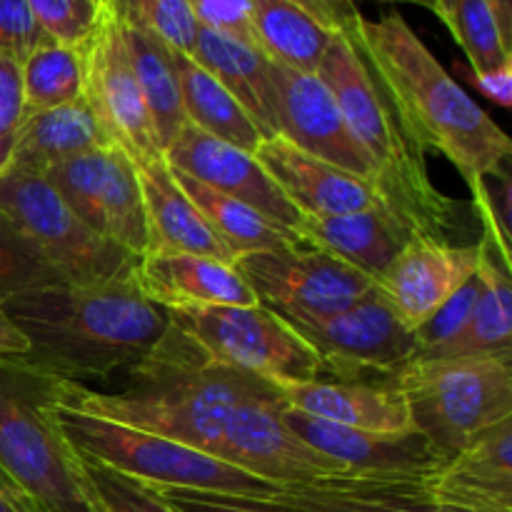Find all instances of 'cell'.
Masks as SVG:
<instances>
[{"label": "cell", "instance_id": "cell-1", "mask_svg": "<svg viewBox=\"0 0 512 512\" xmlns=\"http://www.w3.org/2000/svg\"><path fill=\"white\" fill-rule=\"evenodd\" d=\"M273 390L265 380L210 358L188 333L170 323L158 345L130 368L123 390L98 393L60 378L58 403L218 458L223 430L235 408Z\"/></svg>", "mask_w": 512, "mask_h": 512}, {"label": "cell", "instance_id": "cell-2", "mask_svg": "<svg viewBox=\"0 0 512 512\" xmlns=\"http://www.w3.org/2000/svg\"><path fill=\"white\" fill-rule=\"evenodd\" d=\"M28 338V363L58 378L108 380L133 368L158 345L168 310L140 293L135 275L110 283H53L20 293L3 305Z\"/></svg>", "mask_w": 512, "mask_h": 512}, {"label": "cell", "instance_id": "cell-3", "mask_svg": "<svg viewBox=\"0 0 512 512\" xmlns=\"http://www.w3.org/2000/svg\"><path fill=\"white\" fill-rule=\"evenodd\" d=\"M345 35L388 85L423 148L458 168L473 200L490 178L510 173L508 133L460 88L398 10L380 20L360 18Z\"/></svg>", "mask_w": 512, "mask_h": 512}, {"label": "cell", "instance_id": "cell-4", "mask_svg": "<svg viewBox=\"0 0 512 512\" xmlns=\"http://www.w3.org/2000/svg\"><path fill=\"white\" fill-rule=\"evenodd\" d=\"M315 75L335 95L355 140L368 155L373 168L370 185L380 205L413 240L455 243L463 233V205L433 183L425 158L428 150L388 85L348 35H335Z\"/></svg>", "mask_w": 512, "mask_h": 512}, {"label": "cell", "instance_id": "cell-5", "mask_svg": "<svg viewBox=\"0 0 512 512\" xmlns=\"http://www.w3.org/2000/svg\"><path fill=\"white\" fill-rule=\"evenodd\" d=\"M58 385L23 355L0 358V473L38 512H103L55 418Z\"/></svg>", "mask_w": 512, "mask_h": 512}, {"label": "cell", "instance_id": "cell-6", "mask_svg": "<svg viewBox=\"0 0 512 512\" xmlns=\"http://www.w3.org/2000/svg\"><path fill=\"white\" fill-rule=\"evenodd\" d=\"M390 383L403 393L413 428L445 460L512 418V353L413 358Z\"/></svg>", "mask_w": 512, "mask_h": 512}, {"label": "cell", "instance_id": "cell-7", "mask_svg": "<svg viewBox=\"0 0 512 512\" xmlns=\"http://www.w3.org/2000/svg\"><path fill=\"white\" fill-rule=\"evenodd\" d=\"M55 418L80 455L153 488L203 490L258 500L278 493V485L158 433L80 413L60 403L55 405Z\"/></svg>", "mask_w": 512, "mask_h": 512}, {"label": "cell", "instance_id": "cell-8", "mask_svg": "<svg viewBox=\"0 0 512 512\" xmlns=\"http://www.w3.org/2000/svg\"><path fill=\"white\" fill-rule=\"evenodd\" d=\"M0 213L18 225L63 283H110L135 273L138 258L85 225L40 173H0Z\"/></svg>", "mask_w": 512, "mask_h": 512}, {"label": "cell", "instance_id": "cell-9", "mask_svg": "<svg viewBox=\"0 0 512 512\" xmlns=\"http://www.w3.org/2000/svg\"><path fill=\"white\" fill-rule=\"evenodd\" d=\"M170 323L210 358L275 385L308 383L323 375L315 350L298 330L265 305H210L170 310Z\"/></svg>", "mask_w": 512, "mask_h": 512}, {"label": "cell", "instance_id": "cell-10", "mask_svg": "<svg viewBox=\"0 0 512 512\" xmlns=\"http://www.w3.org/2000/svg\"><path fill=\"white\" fill-rule=\"evenodd\" d=\"M235 268L260 305L295 325L333 318L375 288L348 263L310 245L243 255Z\"/></svg>", "mask_w": 512, "mask_h": 512}, {"label": "cell", "instance_id": "cell-11", "mask_svg": "<svg viewBox=\"0 0 512 512\" xmlns=\"http://www.w3.org/2000/svg\"><path fill=\"white\" fill-rule=\"evenodd\" d=\"M290 325L315 350L323 373L338 380L383 383L418 353L413 330L398 318L378 288L333 318Z\"/></svg>", "mask_w": 512, "mask_h": 512}, {"label": "cell", "instance_id": "cell-12", "mask_svg": "<svg viewBox=\"0 0 512 512\" xmlns=\"http://www.w3.org/2000/svg\"><path fill=\"white\" fill-rule=\"evenodd\" d=\"M43 175L85 225L135 258L148 253V220L135 165L120 148L90 150Z\"/></svg>", "mask_w": 512, "mask_h": 512}, {"label": "cell", "instance_id": "cell-13", "mask_svg": "<svg viewBox=\"0 0 512 512\" xmlns=\"http://www.w3.org/2000/svg\"><path fill=\"white\" fill-rule=\"evenodd\" d=\"M280 410L283 400L275 390L240 403L225 425L218 458L278 488L348 475L343 465L303 443Z\"/></svg>", "mask_w": 512, "mask_h": 512}, {"label": "cell", "instance_id": "cell-14", "mask_svg": "<svg viewBox=\"0 0 512 512\" xmlns=\"http://www.w3.org/2000/svg\"><path fill=\"white\" fill-rule=\"evenodd\" d=\"M83 98L88 100L110 143L128 153L130 160L163 155L125 48L118 15L110 5L103 8L98 30L85 45Z\"/></svg>", "mask_w": 512, "mask_h": 512}, {"label": "cell", "instance_id": "cell-15", "mask_svg": "<svg viewBox=\"0 0 512 512\" xmlns=\"http://www.w3.org/2000/svg\"><path fill=\"white\" fill-rule=\"evenodd\" d=\"M270 115L275 135L285 138L313 158L368 180L373 178L368 155L355 140L338 100L315 73L270 60Z\"/></svg>", "mask_w": 512, "mask_h": 512}, {"label": "cell", "instance_id": "cell-16", "mask_svg": "<svg viewBox=\"0 0 512 512\" xmlns=\"http://www.w3.org/2000/svg\"><path fill=\"white\" fill-rule=\"evenodd\" d=\"M283 420L303 443L340 463L355 478L428 480L448 460L418 433H368L310 418L283 403Z\"/></svg>", "mask_w": 512, "mask_h": 512}, {"label": "cell", "instance_id": "cell-17", "mask_svg": "<svg viewBox=\"0 0 512 512\" xmlns=\"http://www.w3.org/2000/svg\"><path fill=\"white\" fill-rule=\"evenodd\" d=\"M163 158L170 168L190 175L198 183L208 185L228 198L250 205L260 215L278 223L280 228L298 233L303 215L295 210V205L270 178L268 170L248 150L223 143V140L185 123L163 150Z\"/></svg>", "mask_w": 512, "mask_h": 512}, {"label": "cell", "instance_id": "cell-18", "mask_svg": "<svg viewBox=\"0 0 512 512\" xmlns=\"http://www.w3.org/2000/svg\"><path fill=\"white\" fill-rule=\"evenodd\" d=\"M478 273V243L415 238L390 263L375 288L410 330L420 328L453 293Z\"/></svg>", "mask_w": 512, "mask_h": 512}, {"label": "cell", "instance_id": "cell-19", "mask_svg": "<svg viewBox=\"0 0 512 512\" xmlns=\"http://www.w3.org/2000/svg\"><path fill=\"white\" fill-rule=\"evenodd\" d=\"M253 155L303 218H335L380 205L368 180L303 153L280 135L260 140Z\"/></svg>", "mask_w": 512, "mask_h": 512}, {"label": "cell", "instance_id": "cell-20", "mask_svg": "<svg viewBox=\"0 0 512 512\" xmlns=\"http://www.w3.org/2000/svg\"><path fill=\"white\" fill-rule=\"evenodd\" d=\"M425 485L440 508L512 512V418L475 435Z\"/></svg>", "mask_w": 512, "mask_h": 512}, {"label": "cell", "instance_id": "cell-21", "mask_svg": "<svg viewBox=\"0 0 512 512\" xmlns=\"http://www.w3.org/2000/svg\"><path fill=\"white\" fill-rule=\"evenodd\" d=\"M133 275L140 293L168 313L210 305H258L250 285L228 260L193 253H145Z\"/></svg>", "mask_w": 512, "mask_h": 512}, {"label": "cell", "instance_id": "cell-22", "mask_svg": "<svg viewBox=\"0 0 512 512\" xmlns=\"http://www.w3.org/2000/svg\"><path fill=\"white\" fill-rule=\"evenodd\" d=\"M275 393L288 408L310 418L368 433H410L413 418L403 393L390 380H308L275 385Z\"/></svg>", "mask_w": 512, "mask_h": 512}, {"label": "cell", "instance_id": "cell-23", "mask_svg": "<svg viewBox=\"0 0 512 512\" xmlns=\"http://www.w3.org/2000/svg\"><path fill=\"white\" fill-rule=\"evenodd\" d=\"M133 165L148 220V253H193L233 263L230 250L220 243L193 200L175 183L173 170L163 155L133 160Z\"/></svg>", "mask_w": 512, "mask_h": 512}, {"label": "cell", "instance_id": "cell-24", "mask_svg": "<svg viewBox=\"0 0 512 512\" xmlns=\"http://www.w3.org/2000/svg\"><path fill=\"white\" fill-rule=\"evenodd\" d=\"M265 500L285 512H443L430 500L425 480L355 475L285 485Z\"/></svg>", "mask_w": 512, "mask_h": 512}, {"label": "cell", "instance_id": "cell-25", "mask_svg": "<svg viewBox=\"0 0 512 512\" xmlns=\"http://www.w3.org/2000/svg\"><path fill=\"white\" fill-rule=\"evenodd\" d=\"M298 235L305 245L343 260L373 283L413 240L383 205L335 218H303Z\"/></svg>", "mask_w": 512, "mask_h": 512}, {"label": "cell", "instance_id": "cell-26", "mask_svg": "<svg viewBox=\"0 0 512 512\" xmlns=\"http://www.w3.org/2000/svg\"><path fill=\"white\" fill-rule=\"evenodd\" d=\"M103 148H115V145L100 128L88 100L78 98L60 108L23 115L10 150L8 168L45 173L63 160Z\"/></svg>", "mask_w": 512, "mask_h": 512}, {"label": "cell", "instance_id": "cell-27", "mask_svg": "<svg viewBox=\"0 0 512 512\" xmlns=\"http://www.w3.org/2000/svg\"><path fill=\"white\" fill-rule=\"evenodd\" d=\"M190 58L208 70L253 118L265 138H273L275 125L270 115V58L248 43L200 28Z\"/></svg>", "mask_w": 512, "mask_h": 512}, {"label": "cell", "instance_id": "cell-28", "mask_svg": "<svg viewBox=\"0 0 512 512\" xmlns=\"http://www.w3.org/2000/svg\"><path fill=\"white\" fill-rule=\"evenodd\" d=\"M170 170H173L175 183L193 200V205L200 210L205 223L213 228V233L218 235L220 243L230 250L233 263L250 253H275V250H288L305 245L298 233H293L288 228H280L278 223L260 215L250 205L228 198V195L198 183V180L180 173V170Z\"/></svg>", "mask_w": 512, "mask_h": 512}, {"label": "cell", "instance_id": "cell-29", "mask_svg": "<svg viewBox=\"0 0 512 512\" xmlns=\"http://www.w3.org/2000/svg\"><path fill=\"white\" fill-rule=\"evenodd\" d=\"M118 23L123 30L125 48H128L145 108H148L150 123H153L155 140H158L160 150H165L170 140L180 133V128L188 123L183 113V100H180L175 50L168 48L158 35L140 28V25L128 23L120 15Z\"/></svg>", "mask_w": 512, "mask_h": 512}, {"label": "cell", "instance_id": "cell-30", "mask_svg": "<svg viewBox=\"0 0 512 512\" xmlns=\"http://www.w3.org/2000/svg\"><path fill=\"white\" fill-rule=\"evenodd\" d=\"M175 70H178L185 120L223 143L255 153L265 135L253 123L248 110L190 55L175 53Z\"/></svg>", "mask_w": 512, "mask_h": 512}, {"label": "cell", "instance_id": "cell-31", "mask_svg": "<svg viewBox=\"0 0 512 512\" xmlns=\"http://www.w3.org/2000/svg\"><path fill=\"white\" fill-rule=\"evenodd\" d=\"M250 20L258 48L300 73H318L325 50L338 35L288 0H250Z\"/></svg>", "mask_w": 512, "mask_h": 512}, {"label": "cell", "instance_id": "cell-32", "mask_svg": "<svg viewBox=\"0 0 512 512\" xmlns=\"http://www.w3.org/2000/svg\"><path fill=\"white\" fill-rule=\"evenodd\" d=\"M25 115L60 108L83 98L85 48L48 43L23 60Z\"/></svg>", "mask_w": 512, "mask_h": 512}, {"label": "cell", "instance_id": "cell-33", "mask_svg": "<svg viewBox=\"0 0 512 512\" xmlns=\"http://www.w3.org/2000/svg\"><path fill=\"white\" fill-rule=\"evenodd\" d=\"M430 10L448 25L473 73H488L512 63V48L505 43L488 0H433Z\"/></svg>", "mask_w": 512, "mask_h": 512}, {"label": "cell", "instance_id": "cell-34", "mask_svg": "<svg viewBox=\"0 0 512 512\" xmlns=\"http://www.w3.org/2000/svg\"><path fill=\"white\" fill-rule=\"evenodd\" d=\"M63 283L53 268L35 250V245L18 230V225L0 213V305L20 293Z\"/></svg>", "mask_w": 512, "mask_h": 512}, {"label": "cell", "instance_id": "cell-35", "mask_svg": "<svg viewBox=\"0 0 512 512\" xmlns=\"http://www.w3.org/2000/svg\"><path fill=\"white\" fill-rule=\"evenodd\" d=\"M110 8L128 23L158 35L175 53H193L200 25L188 0H110Z\"/></svg>", "mask_w": 512, "mask_h": 512}, {"label": "cell", "instance_id": "cell-36", "mask_svg": "<svg viewBox=\"0 0 512 512\" xmlns=\"http://www.w3.org/2000/svg\"><path fill=\"white\" fill-rule=\"evenodd\" d=\"M83 463L103 512H175L153 485L128 478L85 455Z\"/></svg>", "mask_w": 512, "mask_h": 512}, {"label": "cell", "instance_id": "cell-37", "mask_svg": "<svg viewBox=\"0 0 512 512\" xmlns=\"http://www.w3.org/2000/svg\"><path fill=\"white\" fill-rule=\"evenodd\" d=\"M28 5L43 33L68 48L83 50L103 18L93 0H28Z\"/></svg>", "mask_w": 512, "mask_h": 512}, {"label": "cell", "instance_id": "cell-38", "mask_svg": "<svg viewBox=\"0 0 512 512\" xmlns=\"http://www.w3.org/2000/svg\"><path fill=\"white\" fill-rule=\"evenodd\" d=\"M480 288H483V283H480L478 273H475L458 293H453V298L445 300L420 328L413 330L415 348H418L415 358H425V355L435 353V350L443 348L445 343H450V340L463 333L475 305H478Z\"/></svg>", "mask_w": 512, "mask_h": 512}, {"label": "cell", "instance_id": "cell-39", "mask_svg": "<svg viewBox=\"0 0 512 512\" xmlns=\"http://www.w3.org/2000/svg\"><path fill=\"white\" fill-rule=\"evenodd\" d=\"M53 40L43 33L28 0H0V53L23 65L33 50Z\"/></svg>", "mask_w": 512, "mask_h": 512}, {"label": "cell", "instance_id": "cell-40", "mask_svg": "<svg viewBox=\"0 0 512 512\" xmlns=\"http://www.w3.org/2000/svg\"><path fill=\"white\" fill-rule=\"evenodd\" d=\"M23 115V68L15 58L0 53V173H5L10 163V150Z\"/></svg>", "mask_w": 512, "mask_h": 512}, {"label": "cell", "instance_id": "cell-41", "mask_svg": "<svg viewBox=\"0 0 512 512\" xmlns=\"http://www.w3.org/2000/svg\"><path fill=\"white\" fill-rule=\"evenodd\" d=\"M188 5L200 28L218 30L240 43L258 48L253 20H250V0H188Z\"/></svg>", "mask_w": 512, "mask_h": 512}, {"label": "cell", "instance_id": "cell-42", "mask_svg": "<svg viewBox=\"0 0 512 512\" xmlns=\"http://www.w3.org/2000/svg\"><path fill=\"white\" fill-rule=\"evenodd\" d=\"M175 512H285L268 500L245 498V495L203 493V490L155 488Z\"/></svg>", "mask_w": 512, "mask_h": 512}, {"label": "cell", "instance_id": "cell-43", "mask_svg": "<svg viewBox=\"0 0 512 512\" xmlns=\"http://www.w3.org/2000/svg\"><path fill=\"white\" fill-rule=\"evenodd\" d=\"M288 3L298 5L330 33H348L363 18L355 0H288Z\"/></svg>", "mask_w": 512, "mask_h": 512}, {"label": "cell", "instance_id": "cell-44", "mask_svg": "<svg viewBox=\"0 0 512 512\" xmlns=\"http://www.w3.org/2000/svg\"><path fill=\"white\" fill-rule=\"evenodd\" d=\"M468 83L478 90L480 95H485L488 100H493L500 108H510L512 105V63L503 65L498 70H488V73H473V70H463Z\"/></svg>", "mask_w": 512, "mask_h": 512}, {"label": "cell", "instance_id": "cell-45", "mask_svg": "<svg viewBox=\"0 0 512 512\" xmlns=\"http://www.w3.org/2000/svg\"><path fill=\"white\" fill-rule=\"evenodd\" d=\"M28 338L20 333L18 325L8 318V313L0 305V358H15V355L28 353Z\"/></svg>", "mask_w": 512, "mask_h": 512}, {"label": "cell", "instance_id": "cell-46", "mask_svg": "<svg viewBox=\"0 0 512 512\" xmlns=\"http://www.w3.org/2000/svg\"><path fill=\"white\" fill-rule=\"evenodd\" d=\"M0 512H38V508L3 473H0Z\"/></svg>", "mask_w": 512, "mask_h": 512}, {"label": "cell", "instance_id": "cell-47", "mask_svg": "<svg viewBox=\"0 0 512 512\" xmlns=\"http://www.w3.org/2000/svg\"><path fill=\"white\" fill-rule=\"evenodd\" d=\"M488 5L493 8L495 20H498L505 43L512 48V0H488Z\"/></svg>", "mask_w": 512, "mask_h": 512}, {"label": "cell", "instance_id": "cell-48", "mask_svg": "<svg viewBox=\"0 0 512 512\" xmlns=\"http://www.w3.org/2000/svg\"><path fill=\"white\" fill-rule=\"evenodd\" d=\"M378 3H415V5H420V0H378Z\"/></svg>", "mask_w": 512, "mask_h": 512}, {"label": "cell", "instance_id": "cell-49", "mask_svg": "<svg viewBox=\"0 0 512 512\" xmlns=\"http://www.w3.org/2000/svg\"><path fill=\"white\" fill-rule=\"evenodd\" d=\"M440 508V505H438ZM443 512H473V510H458V508H440Z\"/></svg>", "mask_w": 512, "mask_h": 512}, {"label": "cell", "instance_id": "cell-50", "mask_svg": "<svg viewBox=\"0 0 512 512\" xmlns=\"http://www.w3.org/2000/svg\"><path fill=\"white\" fill-rule=\"evenodd\" d=\"M95 5H98V8H105V5H110V0H93Z\"/></svg>", "mask_w": 512, "mask_h": 512}, {"label": "cell", "instance_id": "cell-51", "mask_svg": "<svg viewBox=\"0 0 512 512\" xmlns=\"http://www.w3.org/2000/svg\"><path fill=\"white\" fill-rule=\"evenodd\" d=\"M420 5H423V8H433V0H420Z\"/></svg>", "mask_w": 512, "mask_h": 512}]
</instances>
